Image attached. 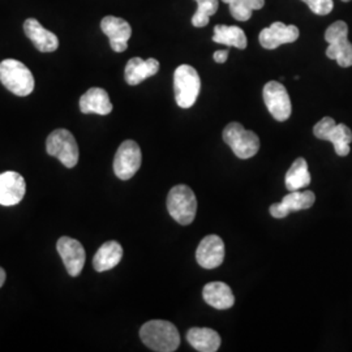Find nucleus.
I'll list each match as a JSON object with an SVG mask.
<instances>
[{
  "label": "nucleus",
  "mask_w": 352,
  "mask_h": 352,
  "mask_svg": "<svg viewBox=\"0 0 352 352\" xmlns=\"http://www.w3.org/2000/svg\"><path fill=\"white\" fill-rule=\"evenodd\" d=\"M140 338L151 351L174 352L180 344V336L173 322L151 320L140 329Z\"/></svg>",
  "instance_id": "nucleus-1"
},
{
  "label": "nucleus",
  "mask_w": 352,
  "mask_h": 352,
  "mask_svg": "<svg viewBox=\"0 0 352 352\" xmlns=\"http://www.w3.org/2000/svg\"><path fill=\"white\" fill-rule=\"evenodd\" d=\"M0 81L19 97H26L34 90V77L30 69L16 59H6L0 63Z\"/></svg>",
  "instance_id": "nucleus-2"
},
{
  "label": "nucleus",
  "mask_w": 352,
  "mask_h": 352,
  "mask_svg": "<svg viewBox=\"0 0 352 352\" xmlns=\"http://www.w3.org/2000/svg\"><path fill=\"white\" fill-rule=\"evenodd\" d=\"M174 90L175 101L179 107H192L201 91V78L197 71L188 64H182L174 74Z\"/></svg>",
  "instance_id": "nucleus-3"
},
{
  "label": "nucleus",
  "mask_w": 352,
  "mask_h": 352,
  "mask_svg": "<svg viewBox=\"0 0 352 352\" xmlns=\"http://www.w3.org/2000/svg\"><path fill=\"white\" fill-rule=\"evenodd\" d=\"M167 209L177 223L190 225L197 213V199L188 186L179 184L168 192Z\"/></svg>",
  "instance_id": "nucleus-4"
},
{
  "label": "nucleus",
  "mask_w": 352,
  "mask_h": 352,
  "mask_svg": "<svg viewBox=\"0 0 352 352\" xmlns=\"http://www.w3.org/2000/svg\"><path fill=\"white\" fill-rule=\"evenodd\" d=\"M325 41L329 43L327 56L336 60L342 68L352 65V43L349 41V25L344 21H336L325 32Z\"/></svg>",
  "instance_id": "nucleus-5"
},
{
  "label": "nucleus",
  "mask_w": 352,
  "mask_h": 352,
  "mask_svg": "<svg viewBox=\"0 0 352 352\" xmlns=\"http://www.w3.org/2000/svg\"><path fill=\"white\" fill-rule=\"evenodd\" d=\"M222 136L223 141L240 160H250L260 151L258 136L252 131H247L236 122L227 124Z\"/></svg>",
  "instance_id": "nucleus-6"
},
{
  "label": "nucleus",
  "mask_w": 352,
  "mask_h": 352,
  "mask_svg": "<svg viewBox=\"0 0 352 352\" xmlns=\"http://www.w3.org/2000/svg\"><path fill=\"white\" fill-rule=\"evenodd\" d=\"M314 135L317 139L330 141L340 157H346L350 154L352 132L346 124H337L333 118L325 116L314 126Z\"/></svg>",
  "instance_id": "nucleus-7"
},
{
  "label": "nucleus",
  "mask_w": 352,
  "mask_h": 352,
  "mask_svg": "<svg viewBox=\"0 0 352 352\" xmlns=\"http://www.w3.org/2000/svg\"><path fill=\"white\" fill-rule=\"evenodd\" d=\"M46 151L67 168L75 167L78 162V146L75 136L63 128L51 132L46 141Z\"/></svg>",
  "instance_id": "nucleus-8"
},
{
  "label": "nucleus",
  "mask_w": 352,
  "mask_h": 352,
  "mask_svg": "<svg viewBox=\"0 0 352 352\" xmlns=\"http://www.w3.org/2000/svg\"><path fill=\"white\" fill-rule=\"evenodd\" d=\"M142 161L139 144L133 140L124 141L115 154L113 173L120 180H129L139 171Z\"/></svg>",
  "instance_id": "nucleus-9"
},
{
  "label": "nucleus",
  "mask_w": 352,
  "mask_h": 352,
  "mask_svg": "<svg viewBox=\"0 0 352 352\" xmlns=\"http://www.w3.org/2000/svg\"><path fill=\"white\" fill-rule=\"evenodd\" d=\"M263 96L265 104L272 116L278 122H286L292 111L287 89L278 81H269L264 87Z\"/></svg>",
  "instance_id": "nucleus-10"
},
{
  "label": "nucleus",
  "mask_w": 352,
  "mask_h": 352,
  "mask_svg": "<svg viewBox=\"0 0 352 352\" xmlns=\"http://www.w3.org/2000/svg\"><path fill=\"white\" fill-rule=\"evenodd\" d=\"M56 250L63 260L65 269L71 277H77L85 265V250L78 240L63 236L58 240Z\"/></svg>",
  "instance_id": "nucleus-11"
},
{
  "label": "nucleus",
  "mask_w": 352,
  "mask_h": 352,
  "mask_svg": "<svg viewBox=\"0 0 352 352\" xmlns=\"http://www.w3.org/2000/svg\"><path fill=\"white\" fill-rule=\"evenodd\" d=\"M299 29L295 25H285L283 23H273L260 32V45L266 50H276L280 45L292 43L299 38Z\"/></svg>",
  "instance_id": "nucleus-12"
},
{
  "label": "nucleus",
  "mask_w": 352,
  "mask_h": 352,
  "mask_svg": "<svg viewBox=\"0 0 352 352\" xmlns=\"http://www.w3.org/2000/svg\"><path fill=\"white\" fill-rule=\"evenodd\" d=\"M316 201V195L312 190H294L282 199V201L273 204L269 209L274 218H285L291 212H299L309 209Z\"/></svg>",
  "instance_id": "nucleus-13"
},
{
  "label": "nucleus",
  "mask_w": 352,
  "mask_h": 352,
  "mask_svg": "<svg viewBox=\"0 0 352 352\" xmlns=\"http://www.w3.org/2000/svg\"><path fill=\"white\" fill-rule=\"evenodd\" d=\"M103 34L110 39V46L115 52H123L128 47V41L132 36V28L124 19L106 16L101 21Z\"/></svg>",
  "instance_id": "nucleus-14"
},
{
  "label": "nucleus",
  "mask_w": 352,
  "mask_h": 352,
  "mask_svg": "<svg viewBox=\"0 0 352 352\" xmlns=\"http://www.w3.org/2000/svg\"><path fill=\"white\" fill-rule=\"evenodd\" d=\"M196 260L204 269H215L225 260V243L218 235H208L196 251Z\"/></svg>",
  "instance_id": "nucleus-15"
},
{
  "label": "nucleus",
  "mask_w": 352,
  "mask_h": 352,
  "mask_svg": "<svg viewBox=\"0 0 352 352\" xmlns=\"http://www.w3.org/2000/svg\"><path fill=\"white\" fill-rule=\"evenodd\" d=\"M26 184L23 175L14 171L0 174V205L13 206L25 196Z\"/></svg>",
  "instance_id": "nucleus-16"
},
{
  "label": "nucleus",
  "mask_w": 352,
  "mask_h": 352,
  "mask_svg": "<svg viewBox=\"0 0 352 352\" xmlns=\"http://www.w3.org/2000/svg\"><path fill=\"white\" fill-rule=\"evenodd\" d=\"M24 32L34 47L41 52H52L59 47V39L47 29L41 25L36 19H28L24 23Z\"/></svg>",
  "instance_id": "nucleus-17"
},
{
  "label": "nucleus",
  "mask_w": 352,
  "mask_h": 352,
  "mask_svg": "<svg viewBox=\"0 0 352 352\" xmlns=\"http://www.w3.org/2000/svg\"><path fill=\"white\" fill-rule=\"evenodd\" d=\"M80 110L82 113L109 115L113 111V103L109 93L102 88L89 89L80 98Z\"/></svg>",
  "instance_id": "nucleus-18"
},
{
  "label": "nucleus",
  "mask_w": 352,
  "mask_h": 352,
  "mask_svg": "<svg viewBox=\"0 0 352 352\" xmlns=\"http://www.w3.org/2000/svg\"><path fill=\"white\" fill-rule=\"evenodd\" d=\"M160 71V62L154 58L144 60L141 58H132L126 65V81L128 85H139L146 78L157 75Z\"/></svg>",
  "instance_id": "nucleus-19"
},
{
  "label": "nucleus",
  "mask_w": 352,
  "mask_h": 352,
  "mask_svg": "<svg viewBox=\"0 0 352 352\" xmlns=\"http://www.w3.org/2000/svg\"><path fill=\"white\" fill-rule=\"evenodd\" d=\"M202 296L205 302L215 309H228L235 302L232 291L223 282L208 283L202 289Z\"/></svg>",
  "instance_id": "nucleus-20"
},
{
  "label": "nucleus",
  "mask_w": 352,
  "mask_h": 352,
  "mask_svg": "<svg viewBox=\"0 0 352 352\" xmlns=\"http://www.w3.org/2000/svg\"><path fill=\"white\" fill-rule=\"evenodd\" d=\"M123 258V248L118 241H106L103 243L100 250L93 258V267L96 272L103 273L111 270L122 261Z\"/></svg>",
  "instance_id": "nucleus-21"
},
{
  "label": "nucleus",
  "mask_w": 352,
  "mask_h": 352,
  "mask_svg": "<svg viewBox=\"0 0 352 352\" xmlns=\"http://www.w3.org/2000/svg\"><path fill=\"white\" fill-rule=\"evenodd\" d=\"M189 344L200 352H215L221 347L219 334L209 327H192L187 333Z\"/></svg>",
  "instance_id": "nucleus-22"
},
{
  "label": "nucleus",
  "mask_w": 352,
  "mask_h": 352,
  "mask_svg": "<svg viewBox=\"0 0 352 352\" xmlns=\"http://www.w3.org/2000/svg\"><path fill=\"white\" fill-rule=\"evenodd\" d=\"M213 42L226 45L228 47H236L244 50L248 45L247 36L239 26H214Z\"/></svg>",
  "instance_id": "nucleus-23"
},
{
  "label": "nucleus",
  "mask_w": 352,
  "mask_h": 352,
  "mask_svg": "<svg viewBox=\"0 0 352 352\" xmlns=\"http://www.w3.org/2000/svg\"><path fill=\"white\" fill-rule=\"evenodd\" d=\"M311 174L308 171V164L304 158H298L291 164L286 177H285V184L286 188L289 192L294 190H300L311 184Z\"/></svg>",
  "instance_id": "nucleus-24"
},
{
  "label": "nucleus",
  "mask_w": 352,
  "mask_h": 352,
  "mask_svg": "<svg viewBox=\"0 0 352 352\" xmlns=\"http://www.w3.org/2000/svg\"><path fill=\"white\" fill-rule=\"evenodd\" d=\"M230 6L231 16L238 21H248L253 11L261 10L265 0H222Z\"/></svg>",
  "instance_id": "nucleus-25"
},
{
  "label": "nucleus",
  "mask_w": 352,
  "mask_h": 352,
  "mask_svg": "<svg viewBox=\"0 0 352 352\" xmlns=\"http://www.w3.org/2000/svg\"><path fill=\"white\" fill-rule=\"evenodd\" d=\"M197 3V11L192 16V25L204 28L209 24L210 16L218 11L219 0H195Z\"/></svg>",
  "instance_id": "nucleus-26"
},
{
  "label": "nucleus",
  "mask_w": 352,
  "mask_h": 352,
  "mask_svg": "<svg viewBox=\"0 0 352 352\" xmlns=\"http://www.w3.org/2000/svg\"><path fill=\"white\" fill-rule=\"evenodd\" d=\"M302 1L311 8L312 12L318 16H327L334 8L333 0H302Z\"/></svg>",
  "instance_id": "nucleus-27"
},
{
  "label": "nucleus",
  "mask_w": 352,
  "mask_h": 352,
  "mask_svg": "<svg viewBox=\"0 0 352 352\" xmlns=\"http://www.w3.org/2000/svg\"><path fill=\"white\" fill-rule=\"evenodd\" d=\"M228 58V50L215 51L213 55V59L217 63L223 64Z\"/></svg>",
  "instance_id": "nucleus-28"
},
{
  "label": "nucleus",
  "mask_w": 352,
  "mask_h": 352,
  "mask_svg": "<svg viewBox=\"0 0 352 352\" xmlns=\"http://www.w3.org/2000/svg\"><path fill=\"white\" fill-rule=\"evenodd\" d=\"M4 282H6V272L3 267H0V289L4 285Z\"/></svg>",
  "instance_id": "nucleus-29"
},
{
  "label": "nucleus",
  "mask_w": 352,
  "mask_h": 352,
  "mask_svg": "<svg viewBox=\"0 0 352 352\" xmlns=\"http://www.w3.org/2000/svg\"><path fill=\"white\" fill-rule=\"evenodd\" d=\"M342 1H346V3H347V1H351V0H342Z\"/></svg>",
  "instance_id": "nucleus-30"
}]
</instances>
